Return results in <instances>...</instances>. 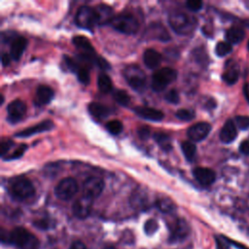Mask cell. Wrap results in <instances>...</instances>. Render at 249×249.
Returning <instances> with one entry per match:
<instances>
[{
    "label": "cell",
    "mask_w": 249,
    "mask_h": 249,
    "mask_svg": "<svg viewBox=\"0 0 249 249\" xmlns=\"http://www.w3.org/2000/svg\"><path fill=\"white\" fill-rule=\"evenodd\" d=\"M158 228H159V225L155 219H150V220L146 221V223L144 225V231L149 235H152L153 234H155L157 232Z\"/></svg>",
    "instance_id": "d590c367"
},
{
    "label": "cell",
    "mask_w": 249,
    "mask_h": 249,
    "mask_svg": "<svg viewBox=\"0 0 249 249\" xmlns=\"http://www.w3.org/2000/svg\"><path fill=\"white\" fill-rule=\"evenodd\" d=\"M237 135L236 128L232 120H228L220 132V140L223 143L233 142Z\"/></svg>",
    "instance_id": "ffe728a7"
},
{
    "label": "cell",
    "mask_w": 249,
    "mask_h": 249,
    "mask_svg": "<svg viewBox=\"0 0 249 249\" xmlns=\"http://www.w3.org/2000/svg\"><path fill=\"white\" fill-rule=\"evenodd\" d=\"M110 25L117 31L128 35L135 34L139 29L137 19L130 13H121L114 16Z\"/></svg>",
    "instance_id": "7a4b0ae2"
},
{
    "label": "cell",
    "mask_w": 249,
    "mask_h": 249,
    "mask_svg": "<svg viewBox=\"0 0 249 249\" xmlns=\"http://www.w3.org/2000/svg\"><path fill=\"white\" fill-rule=\"evenodd\" d=\"M53 128H54V123L50 120H46V121H43V122L37 124V125L33 126V127L28 128V129L16 133L15 136L22 137V138L30 137V136L35 135L37 133H41V132H44L51 131Z\"/></svg>",
    "instance_id": "9a60e30c"
},
{
    "label": "cell",
    "mask_w": 249,
    "mask_h": 249,
    "mask_svg": "<svg viewBox=\"0 0 249 249\" xmlns=\"http://www.w3.org/2000/svg\"><path fill=\"white\" fill-rule=\"evenodd\" d=\"M124 77L135 91H142L146 86V75L137 65H129L124 69Z\"/></svg>",
    "instance_id": "52a82bcc"
},
{
    "label": "cell",
    "mask_w": 249,
    "mask_h": 249,
    "mask_svg": "<svg viewBox=\"0 0 249 249\" xmlns=\"http://www.w3.org/2000/svg\"><path fill=\"white\" fill-rule=\"evenodd\" d=\"M73 44L76 46L77 49H79L82 52V56L88 61H94L96 58V52L95 49L90 42V40L82 35H78L73 37Z\"/></svg>",
    "instance_id": "8fae6325"
},
{
    "label": "cell",
    "mask_w": 249,
    "mask_h": 249,
    "mask_svg": "<svg viewBox=\"0 0 249 249\" xmlns=\"http://www.w3.org/2000/svg\"><path fill=\"white\" fill-rule=\"evenodd\" d=\"M9 191L11 196L20 202L29 200L35 195V189L32 183L26 178H21L14 181L11 184Z\"/></svg>",
    "instance_id": "277c9868"
},
{
    "label": "cell",
    "mask_w": 249,
    "mask_h": 249,
    "mask_svg": "<svg viewBox=\"0 0 249 249\" xmlns=\"http://www.w3.org/2000/svg\"><path fill=\"white\" fill-rule=\"evenodd\" d=\"M10 243L19 249H39L40 247L38 238L23 227H17L10 233Z\"/></svg>",
    "instance_id": "6da1fadb"
},
{
    "label": "cell",
    "mask_w": 249,
    "mask_h": 249,
    "mask_svg": "<svg viewBox=\"0 0 249 249\" xmlns=\"http://www.w3.org/2000/svg\"><path fill=\"white\" fill-rule=\"evenodd\" d=\"M98 17H99V24H107L111 23L112 19L114 18L113 16V11L111 7L106 6V5H101L98 8H96Z\"/></svg>",
    "instance_id": "484cf974"
},
{
    "label": "cell",
    "mask_w": 249,
    "mask_h": 249,
    "mask_svg": "<svg viewBox=\"0 0 249 249\" xmlns=\"http://www.w3.org/2000/svg\"><path fill=\"white\" fill-rule=\"evenodd\" d=\"M176 115L179 120L184 121V122H188V121H191L195 118L196 113L192 109H179L176 112Z\"/></svg>",
    "instance_id": "e575fe53"
},
{
    "label": "cell",
    "mask_w": 249,
    "mask_h": 249,
    "mask_svg": "<svg viewBox=\"0 0 249 249\" xmlns=\"http://www.w3.org/2000/svg\"><path fill=\"white\" fill-rule=\"evenodd\" d=\"M34 225L37 227V228H40V229H48L49 228V222L47 220H39V221H36L34 222Z\"/></svg>",
    "instance_id": "bcb514c9"
},
{
    "label": "cell",
    "mask_w": 249,
    "mask_h": 249,
    "mask_svg": "<svg viewBox=\"0 0 249 249\" xmlns=\"http://www.w3.org/2000/svg\"><path fill=\"white\" fill-rule=\"evenodd\" d=\"M137 132H138L139 137H140L141 139H143V140L147 139V138L150 136V129L147 128V127H141V128H139L138 131H137Z\"/></svg>",
    "instance_id": "7bdbcfd3"
},
{
    "label": "cell",
    "mask_w": 249,
    "mask_h": 249,
    "mask_svg": "<svg viewBox=\"0 0 249 249\" xmlns=\"http://www.w3.org/2000/svg\"><path fill=\"white\" fill-rule=\"evenodd\" d=\"M177 77V73L175 69L164 67L156 71L152 76L151 87L155 92L163 91L169 84L174 82Z\"/></svg>",
    "instance_id": "3957f363"
},
{
    "label": "cell",
    "mask_w": 249,
    "mask_h": 249,
    "mask_svg": "<svg viewBox=\"0 0 249 249\" xmlns=\"http://www.w3.org/2000/svg\"><path fill=\"white\" fill-rule=\"evenodd\" d=\"M216 244H217V249H229L230 245L232 244V240L226 236L220 235V236H216Z\"/></svg>",
    "instance_id": "8d00e7d4"
},
{
    "label": "cell",
    "mask_w": 249,
    "mask_h": 249,
    "mask_svg": "<svg viewBox=\"0 0 249 249\" xmlns=\"http://www.w3.org/2000/svg\"><path fill=\"white\" fill-rule=\"evenodd\" d=\"M93 207V199L83 195L78 200L75 201V203L72 205V211L73 214L79 218V219H85L87 218Z\"/></svg>",
    "instance_id": "9c48e42d"
},
{
    "label": "cell",
    "mask_w": 249,
    "mask_h": 249,
    "mask_svg": "<svg viewBox=\"0 0 249 249\" xmlns=\"http://www.w3.org/2000/svg\"><path fill=\"white\" fill-rule=\"evenodd\" d=\"M147 34L161 41H169L171 38L170 34L168 33L167 30H165V29L158 25H152L151 28L147 29Z\"/></svg>",
    "instance_id": "603a6c76"
},
{
    "label": "cell",
    "mask_w": 249,
    "mask_h": 249,
    "mask_svg": "<svg viewBox=\"0 0 249 249\" xmlns=\"http://www.w3.org/2000/svg\"><path fill=\"white\" fill-rule=\"evenodd\" d=\"M156 206L161 212L165 213V214L173 213L176 208L175 203L169 198H160V199H158L156 201Z\"/></svg>",
    "instance_id": "d4e9b609"
},
{
    "label": "cell",
    "mask_w": 249,
    "mask_h": 249,
    "mask_svg": "<svg viewBox=\"0 0 249 249\" xmlns=\"http://www.w3.org/2000/svg\"><path fill=\"white\" fill-rule=\"evenodd\" d=\"M211 131V126L208 123L201 122L190 127L187 131L188 137L195 142H200L206 138Z\"/></svg>",
    "instance_id": "4fadbf2b"
},
{
    "label": "cell",
    "mask_w": 249,
    "mask_h": 249,
    "mask_svg": "<svg viewBox=\"0 0 249 249\" xmlns=\"http://www.w3.org/2000/svg\"><path fill=\"white\" fill-rule=\"evenodd\" d=\"M181 150L186 158L187 161H193L196 159L197 154V147L191 141H183L181 143Z\"/></svg>",
    "instance_id": "83f0119b"
},
{
    "label": "cell",
    "mask_w": 249,
    "mask_h": 249,
    "mask_svg": "<svg viewBox=\"0 0 249 249\" xmlns=\"http://www.w3.org/2000/svg\"><path fill=\"white\" fill-rule=\"evenodd\" d=\"M113 98L122 106H128L131 103L130 96L128 95L127 92H125L123 90L115 91V93L113 94Z\"/></svg>",
    "instance_id": "f546056e"
},
{
    "label": "cell",
    "mask_w": 249,
    "mask_h": 249,
    "mask_svg": "<svg viewBox=\"0 0 249 249\" xmlns=\"http://www.w3.org/2000/svg\"><path fill=\"white\" fill-rule=\"evenodd\" d=\"M190 226L187 223L186 220L179 218L177 219L174 225H173V229H172V240L174 241H178V240H182L184 238H186L189 234H190Z\"/></svg>",
    "instance_id": "5bb4252c"
},
{
    "label": "cell",
    "mask_w": 249,
    "mask_h": 249,
    "mask_svg": "<svg viewBox=\"0 0 249 249\" xmlns=\"http://www.w3.org/2000/svg\"><path fill=\"white\" fill-rule=\"evenodd\" d=\"M235 123L240 130L249 129V117H247V116H237V117H235Z\"/></svg>",
    "instance_id": "ab89813d"
},
{
    "label": "cell",
    "mask_w": 249,
    "mask_h": 249,
    "mask_svg": "<svg viewBox=\"0 0 249 249\" xmlns=\"http://www.w3.org/2000/svg\"><path fill=\"white\" fill-rule=\"evenodd\" d=\"M186 6L188 7V9L190 11L198 12L202 9L203 2L200 1V0H189V1H187V3H186Z\"/></svg>",
    "instance_id": "60d3db41"
},
{
    "label": "cell",
    "mask_w": 249,
    "mask_h": 249,
    "mask_svg": "<svg viewBox=\"0 0 249 249\" xmlns=\"http://www.w3.org/2000/svg\"><path fill=\"white\" fill-rule=\"evenodd\" d=\"M245 32L242 29L237 27H233L228 29L226 33V39L230 44H237L244 39Z\"/></svg>",
    "instance_id": "cb8c5ba5"
},
{
    "label": "cell",
    "mask_w": 249,
    "mask_h": 249,
    "mask_svg": "<svg viewBox=\"0 0 249 249\" xmlns=\"http://www.w3.org/2000/svg\"><path fill=\"white\" fill-rule=\"evenodd\" d=\"M69 249H87V246L81 240H75L71 243Z\"/></svg>",
    "instance_id": "ee69618b"
},
{
    "label": "cell",
    "mask_w": 249,
    "mask_h": 249,
    "mask_svg": "<svg viewBox=\"0 0 249 249\" xmlns=\"http://www.w3.org/2000/svg\"><path fill=\"white\" fill-rule=\"evenodd\" d=\"M247 46H248V49H249V42H248V45H247Z\"/></svg>",
    "instance_id": "f907efd6"
},
{
    "label": "cell",
    "mask_w": 249,
    "mask_h": 249,
    "mask_svg": "<svg viewBox=\"0 0 249 249\" xmlns=\"http://www.w3.org/2000/svg\"><path fill=\"white\" fill-rule=\"evenodd\" d=\"M106 129H107V131L110 133L117 135V134L122 132L124 127H123V124L120 121H118V120H111V121H109L106 124Z\"/></svg>",
    "instance_id": "836d02e7"
},
{
    "label": "cell",
    "mask_w": 249,
    "mask_h": 249,
    "mask_svg": "<svg viewBox=\"0 0 249 249\" xmlns=\"http://www.w3.org/2000/svg\"><path fill=\"white\" fill-rule=\"evenodd\" d=\"M233 48L229 42H219L215 47V53L218 57H225L232 52Z\"/></svg>",
    "instance_id": "d6a6232c"
},
{
    "label": "cell",
    "mask_w": 249,
    "mask_h": 249,
    "mask_svg": "<svg viewBox=\"0 0 249 249\" xmlns=\"http://www.w3.org/2000/svg\"><path fill=\"white\" fill-rule=\"evenodd\" d=\"M75 22L78 27L85 29H93L99 24L97 10L89 6L81 7L75 17Z\"/></svg>",
    "instance_id": "8992f818"
},
{
    "label": "cell",
    "mask_w": 249,
    "mask_h": 249,
    "mask_svg": "<svg viewBox=\"0 0 249 249\" xmlns=\"http://www.w3.org/2000/svg\"><path fill=\"white\" fill-rule=\"evenodd\" d=\"M112 81L110 79V77L106 74H102L99 76L98 79V87L100 89V91L103 94H107L109 92H111L112 90Z\"/></svg>",
    "instance_id": "f1b7e54d"
},
{
    "label": "cell",
    "mask_w": 249,
    "mask_h": 249,
    "mask_svg": "<svg viewBox=\"0 0 249 249\" xmlns=\"http://www.w3.org/2000/svg\"><path fill=\"white\" fill-rule=\"evenodd\" d=\"M27 145L26 144H22L16 151L13 152V154H11L9 157L5 158L6 161H11V160H16V159H19L21 158L22 156H24L26 150H27Z\"/></svg>",
    "instance_id": "f35d334b"
},
{
    "label": "cell",
    "mask_w": 249,
    "mask_h": 249,
    "mask_svg": "<svg viewBox=\"0 0 249 249\" xmlns=\"http://www.w3.org/2000/svg\"><path fill=\"white\" fill-rule=\"evenodd\" d=\"M104 181L100 177H89L83 186V191L84 195L91 198L97 199L99 198L104 189Z\"/></svg>",
    "instance_id": "30bf717a"
},
{
    "label": "cell",
    "mask_w": 249,
    "mask_h": 249,
    "mask_svg": "<svg viewBox=\"0 0 249 249\" xmlns=\"http://www.w3.org/2000/svg\"><path fill=\"white\" fill-rule=\"evenodd\" d=\"M154 139L163 151L169 152L173 149L172 140H171V137L168 134L161 133V132H157V133L154 134Z\"/></svg>",
    "instance_id": "4316f807"
},
{
    "label": "cell",
    "mask_w": 249,
    "mask_h": 249,
    "mask_svg": "<svg viewBox=\"0 0 249 249\" xmlns=\"http://www.w3.org/2000/svg\"><path fill=\"white\" fill-rule=\"evenodd\" d=\"M193 175L195 179L203 186H209L216 179L215 173L207 168H196Z\"/></svg>",
    "instance_id": "2e32d148"
},
{
    "label": "cell",
    "mask_w": 249,
    "mask_h": 249,
    "mask_svg": "<svg viewBox=\"0 0 249 249\" xmlns=\"http://www.w3.org/2000/svg\"><path fill=\"white\" fill-rule=\"evenodd\" d=\"M104 249H115V248H114V247H111V246H110V247H106V248H104Z\"/></svg>",
    "instance_id": "681fc988"
},
{
    "label": "cell",
    "mask_w": 249,
    "mask_h": 249,
    "mask_svg": "<svg viewBox=\"0 0 249 249\" xmlns=\"http://www.w3.org/2000/svg\"><path fill=\"white\" fill-rule=\"evenodd\" d=\"M88 110L92 116H94L95 118H98V119H104L110 113L108 107H106L103 104H101L99 103H91L88 106Z\"/></svg>",
    "instance_id": "7402d4cb"
},
{
    "label": "cell",
    "mask_w": 249,
    "mask_h": 249,
    "mask_svg": "<svg viewBox=\"0 0 249 249\" xmlns=\"http://www.w3.org/2000/svg\"><path fill=\"white\" fill-rule=\"evenodd\" d=\"M7 113H8L7 120L11 124H16V123L20 122L26 115L27 105L24 102H22L20 100L13 101L7 106Z\"/></svg>",
    "instance_id": "7c38bea8"
},
{
    "label": "cell",
    "mask_w": 249,
    "mask_h": 249,
    "mask_svg": "<svg viewBox=\"0 0 249 249\" xmlns=\"http://www.w3.org/2000/svg\"><path fill=\"white\" fill-rule=\"evenodd\" d=\"M134 112L142 119L152 121V122H159L161 121L164 117L163 113L158 109L145 107V106H137L134 108Z\"/></svg>",
    "instance_id": "e0dca14e"
},
{
    "label": "cell",
    "mask_w": 249,
    "mask_h": 249,
    "mask_svg": "<svg viewBox=\"0 0 249 249\" xmlns=\"http://www.w3.org/2000/svg\"><path fill=\"white\" fill-rule=\"evenodd\" d=\"M165 101L170 103H174V104H177L179 103V95L178 92L176 90H171L167 95L164 97Z\"/></svg>",
    "instance_id": "74e56055"
},
{
    "label": "cell",
    "mask_w": 249,
    "mask_h": 249,
    "mask_svg": "<svg viewBox=\"0 0 249 249\" xmlns=\"http://www.w3.org/2000/svg\"><path fill=\"white\" fill-rule=\"evenodd\" d=\"M169 23L174 31L181 35L190 33L195 27L194 21L188 15L182 12H176L171 14L169 17Z\"/></svg>",
    "instance_id": "5b68a950"
},
{
    "label": "cell",
    "mask_w": 249,
    "mask_h": 249,
    "mask_svg": "<svg viewBox=\"0 0 249 249\" xmlns=\"http://www.w3.org/2000/svg\"><path fill=\"white\" fill-rule=\"evenodd\" d=\"M78 80L84 85H88L90 83V71L85 66H78L76 70Z\"/></svg>",
    "instance_id": "4dcf8cb0"
},
{
    "label": "cell",
    "mask_w": 249,
    "mask_h": 249,
    "mask_svg": "<svg viewBox=\"0 0 249 249\" xmlns=\"http://www.w3.org/2000/svg\"><path fill=\"white\" fill-rule=\"evenodd\" d=\"M28 46V40L25 37L18 36L13 39L11 43V48H10V56L13 59L18 60L21 59L23 56L25 50L27 49Z\"/></svg>",
    "instance_id": "ac0fdd59"
},
{
    "label": "cell",
    "mask_w": 249,
    "mask_h": 249,
    "mask_svg": "<svg viewBox=\"0 0 249 249\" xmlns=\"http://www.w3.org/2000/svg\"><path fill=\"white\" fill-rule=\"evenodd\" d=\"M14 145L13 141L11 140H3L1 142V156L5 157L6 153L11 149V147Z\"/></svg>",
    "instance_id": "b9f144b4"
},
{
    "label": "cell",
    "mask_w": 249,
    "mask_h": 249,
    "mask_svg": "<svg viewBox=\"0 0 249 249\" xmlns=\"http://www.w3.org/2000/svg\"><path fill=\"white\" fill-rule=\"evenodd\" d=\"M54 96H55V93L53 89L43 85L37 88L34 101L37 105H45L51 103V101L54 99Z\"/></svg>",
    "instance_id": "d6986e66"
},
{
    "label": "cell",
    "mask_w": 249,
    "mask_h": 249,
    "mask_svg": "<svg viewBox=\"0 0 249 249\" xmlns=\"http://www.w3.org/2000/svg\"><path fill=\"white\" fill-rule=\"evenodd\" d=\"M10 58H11V56L8 55V54H3V55H2L1 60H2V64H3L4 66H6V65H8V64L10 63Z\"/></svg>",
    "instance_id": "7dc6e473"
},
{
    "label": "cell",
    "mask_w": 249,
    "mask_h": 249,
    "mask_svg": "<svg viewBox=\"0 0 249 249\" xmlns=\"http://www.w3.org/2000/svg\"><path fill=\"white\" fill-rule=\"evenodd\" d=\"M143 60L145 65L150 69H155L158 67L161 61V56L159 52L154 49H148L144 52Z\"/></svg>",
    "instance_id": "44dd1931"
},
{
    "label": "cell",
    "mask_w": 249,
    "mask_h": 249,
    "mask_svg": "<svg viewBox=\"0 0 249 249\" xmlns=\"http://www.w3.org/2000/svg\"><path fill=\"white\" fill-rule=\"evenodd\" d=\"M222 78L228 85H234L238 80V71L236 69L231 68L223 74Z\"/></svg>",
    "instance_id": "1f68e13d"
},
{
    "label": "cell",
    "mask_w": 249,
    "mask_h": 249,
    "mask_svg": "<svg viewBox=\"0 0 249 249\" xmlns=\"http://www.w3.org/2000/svg\"><path fill=\"white\" fill-rule=\"evenodd\" d=\"M239 150L242 154L249 156V140H244L239 146Z\"/></svg>",
    "instance_id": "f6af8a7d"
},
{
    "label": "cell",
    "mask_w": 249,
    "mask_h": 249,
    "mask_svg": "<svg viewBox=\"0 0 249 249\" xmlns=\"http://www.w3.org/2000/svg\"><path fill=\"white\" fill-rule=\"evenodd\" d=\"M244 97L246 98V100L249 103V92H248V85H244Z\"/></svg>",
    "instance_id": "c3c4849f"
},
{
    "label": "cell",
    "mask_w": 249,
    "mask_h": 249,
    "mask_svg": "<svg viewBox=\"0 0 249 249\" xmlns=\"http://www.w3.org/2000/svg\"><path fill=\"white\" fill-rule=\"evenodd\" d=\"M78 192V184L75 179L66 177L62 179L55 189V195L61 201L71 200Z\"/></svg>",
    "instance_id": "ba28073f"
}]
</instances>
